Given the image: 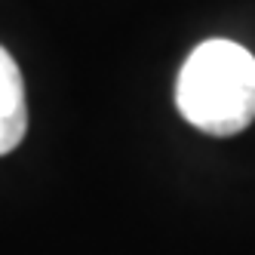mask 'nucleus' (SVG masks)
<instances>
[{
    "instance_id": "1",
    "label": "nucleus",
    "mask_w": 255,
    "mask_h": 255,
    "mask_svg": "<svg viewBox=\"0 0 255 255\" xmlns=\"http://www.w3.org/2000/svg\"><path fill=\"white\" fill-rule=\"evenodd\" d=\"M175 105L206 135L243 132L255 120V56L225 37L203 40L178 71Z\"/></svg>"
},
{
    "instance_id": "2",
    "label": "nucleus",
    "mask_w": 255,
    "mask_h": 255,
    "mask_svg": "<svg viewBox=\"0 0 255 255\" xmlns=\"http://www.w3.org/2000/svg\"><path fill=\"white\" fill-rule=\"evenodd\" d=\"M28 129L25 80L15 59L0 46V157L15 151Z\"/></svg>"
}]
</instances>
